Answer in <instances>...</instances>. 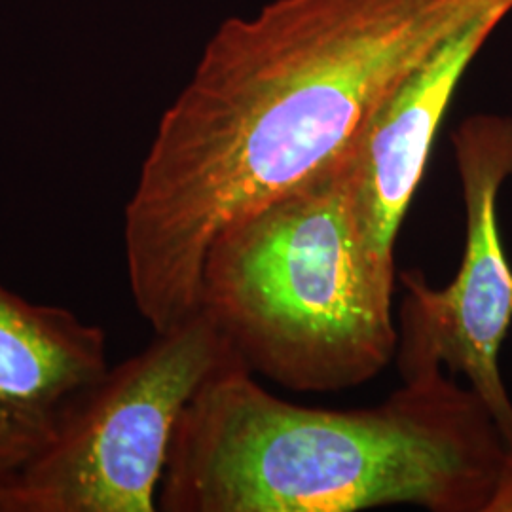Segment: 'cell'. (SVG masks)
<instances>
[{"label": "cell", "instance_id": "6da1fadb", "mask_svg": "<svg viewBox=\"0 0 512 512\" xmlns=\"http://www.w3.org/2000/svg\"><path fill=\"white\" fill-rule=\"evenodd\" d=\"M512 0H272L226 19L158 124L124 209L135 310L200 311L211 243L340 156L421 61Z\"/></svg>", "mask_w": 512, "mask_h": 512}, {"label": "cell", "instance_id": "52a82bcc", "mask_svg": "<svg viewBox=\"0 0 512 512\" xmlns=\"http://www.w3.org/2000/svg\"><path fill=\"white\" fill-rule=\"evenodd\" d=\"M109 366L103 327L0 281V494L48 448Z\"/></svg>", "mask_w": 512, "mask_h": 512}, {"label": "cell", "instance_id": "ba28073f", "mask_svg": "<svg viewBox=\"0 0 512 512\" xmlns=\"http://www.w3.org/2000/svg\"><path fill=\"white\" fill-rule=\"evenodd\" d=\"M486 512H512V448L507 452L503 473Z\"/></svg>", "mask_w": 512, "mask_h": 512}, {"label": "cell", "instance_id": "8992f818", "mask_svg": "<svg viewBox=\"0 0 512 512\" xmlns=\"http://www.w3.org/2000/svg\"><path fill=\"white\" fill-rule=\"evenodd\" d=\"M507 14L476 19L387 95L346 148L349 205L370 272L395 289V243L459 82Z\"/></svg>", "mask_w": 512, "mask_h": 512}, {"label": "cell", "instance_id": "3957f363", "mask_svg": "<svg viewBox=\"0 0 512 512\" xmlns=\"http://www.w3.org/2000/svg\"><path fill=\"white\" fill-rule=\"evenodd\" d=\"M393 287L366 264L346 150L209 247L202 304L241 361L294 393L374 380L395 359Z\"/></svg>", "mask_w": 512, "mask_h": 512}, {"label": "cell", "instance_id": "5b68a950", "mask_svg": "<svg viewBox=\"0 0 512 512\" xmlns=\"http://www.w3.org/2000/svg\"><path fill=\"white\" fill-rule=\"evenodd\" d=\"M465 205V249L456 277L442 289L420 270L399 274L395 363L403 380L448 370L461 374L492 410L512 448V401L499 353L512 325V266L497 224V198L512 179V118L478 114L454 135Z\"/></svg>", "mask_w": 512, "mask_h": 512}, {"label": "cell", "instance_id": "277c9868", "mask_svg": "<svg viewBox=\"0 0 512 512\" xmlns=\"http://www.w3.org/2000/svg\"><path fill=\"white\" fill-rule=\"evenodd\" d=\"M238 363L203 310L154 332L147 348L109 366L76 401L48 448L0 494V512L158 511L186 404L209 378Z\"/></svg>", "mask_w": 512, "mask_h": 512}, {"label": "cell", "instance_id": "7a4b0ae2", "mask_svg": "<svg viewBox=\"0 0 512 512\" xmlns=\"http://www.w3.org/2000/svg\"><path fill=\"white\" fill-rule=\"evenodd\" d=\"M507 452L488 404L444 370L372 408L327 410L275 397L238 363L186 404L158 511L486 512Z\"/></svg>", "mask_w": 512, "mask_h": 512}]
</instances>
